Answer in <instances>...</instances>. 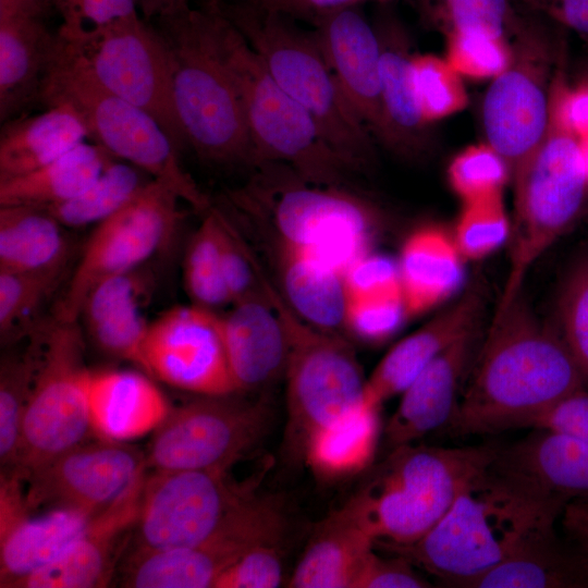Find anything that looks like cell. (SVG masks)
Listing matches in <instances>:
<instances>
[{
	"mask_svg": "<svg viewBox=\"0 0 588 588\" xmlns=\"http://www.w3.org/2000/svg\"><path fill=\"white\" fill-rule=\"evenodd\" d=\"M586 385L556 324L541 320L522 291L495 309L449 428L458 436L520 428Z\"/></svg>",
	"mask_w": 588,
	"mask_h": 588,
	"instance_id": "6da1fadb",
	"label": "cell"
},
{
	"mask_svg": "<svg viewBox=\"0 0 588 588\" xmlns=\"http://www.w3.org/2000/svg\"><path fill=\"white\" fill-rule=\"evenodd\" d=\"M564 500L491 466L469 482L440 520L408 546H382L450 587L464 588L528 536L555 526Z\"/></svg>",
	"mask_w": 588,
	"mask_h": 588,
	"instance_id": "7a4b0ae2",
	"label": "cell"
},
{
	"mask_svg": "<svg viewBox=\"0 0 588 588\" xmlns=\"http://www.w3.org/2000/svg\"><path fill=\"white\" fill-rule=\"evenodd\" d=\"M495 445H399L342 507L375 546H408L425 536L460 492L491 468Z\"/></svg>",
	"mask_w": 588,
	"mask_h": 588,
	"instance_id": "3957f363",
	"label": "cell"
},
{
	"mask_svg": "<svg viewBox=\"0 0 588 588\" xmlns=\"http://www.w3.org/2000/svg\"><path fill=\"white\" fill-rule=\"evenodd\" d=\"M228 200L273 234L274 244L316 255L345 272L369 253L377 229L375 207L348 186L317 185L290 167L267 162Z\"/></svg>",
	"mask_w": 588,
	"mask_h": 588,
	"instance_id": "277c9868",
	"label": "cell"
},
{
	"mask_svg": "<svg viewBox=\"0 0 588 588\" xmlns=\"http://www.w3.org/2000/svg\"><path fill=\"white\" fill-rule=\"evenodd\" d=\"M171 59L175 110L185 144L200 159L254 168L236 86L219 53L207 4L158 19Z\"/></svg>",
	"mask_w": 588,
	"mask_h": 588,
	"instance_id": "5b68a950",
	"label": "cell"
},
{
	"mask_svg": "<svg viewBox=\"0 0 588 588\" xmlns=\"http://www.w3.org/2000/svg\"><path fill=\"white\" fill-rule=\"evenodd\" d=\"M212 34L236 86L254 151V168L283 163L303 180L348 186L355 171L329 146L319 127L272 77L260 57L224 14L208 0Z\"/></svg>",
	"mask_w": 588,
	"mask_h": 588,
	"instance_id": "8992f818",
	"label": "cell"
},
{
	"mask_svg": "<svg viewBox=\"0 0 588 588\" xmlns=\"http://www.w3.org/2000/svg\"><path fill=\"white\" fill-rule=\"evenodd\" d=\"M219 2L272 77L313 118L329 146L355 172L369 168L375 138L342 93L313 30L252 1Z\"/></svg>",
	"mask_w": 588,
	"mask_h": 588,
	"instance_id": "52a82bcc",
	"label": "cell"
},
{
	"mask_svg": "<svg viewBox=\"0 0 588 588\" xmlns=\"http://www.w3.org/2000/svg\"><path fill=\"white\" fill-rule=\"evenodd\" d=\"M38 102L65 103L84 121L89 137L115 159L128 162L205 213L210 199L183 168L179 149L149 113L99 86L57 41Z\"/></svg>",
	"mask_w": 588,
	"mask_h": 588,
	"instance_id": "ba28073f",
	"label": "cell"
},
{
	"mask_svg": "<svg viewBox=\"0 0 588 588\" xmlns=\"http://www.w3.org/2000/svg\"><path fill=\"white\" fill-rule=\"evenodd\" d=\"M259 277L287 339L286 448L292 455L304 457L315 430L363 401L366 379L352 345L340 333L305 322L261 270Z\"/></svg>",
	"mask_w": 588,
	"mask_h": 588,
	"instance_id": "9c48e42d",
	"label": "cell"
},
{
	"mask_svg": "<svg viewBox=\"0 0 588 588\" xmlns=\"http://www.w3.org/2000/svg\"><path fill=\"white\" fill-rule=\"evenodd\" d=\"M515 222L510 266L497 308L518 293L540 256L577 220L588 184L579 140L550 119L549 131L514 180Z\"/></svg>",
	"mask_w": 588,
	"mask_h": 588,
	"instance_id": "30bf717a",
	"label": "cell"
},
{
	"mask_svg": "<svg viewBox=\"0 0 588 588\" xmlns=\"http://www.w3.org/2000/svg\"><path fill=\"white\" fill-rule=\"evenodd\" d=\"M41 350L24 413L15 473L22 478L57 455L87 441L93 431L79 321L53 316L41 322Z\"/></svg>",
	"mask_w": 588,
	"mask_h": 588,
	"instance_id": "8fae6325",
	"label": "cell"
},
{
	"mask_svg": "<svg viewBox=\"0 0 588 588\" xmlns=\"http://www.w3.org/2000/svg\"><path fill=\"white\" fill-rule=\"evenodd\" d=\"M58 38L99 86L154 117L179 150L186 147L174 105L170 53L158 28L135 15L77 38Z\"/></svg>",
	"mask_w": 588,
	"mask_h": 588,
	"instance_id": "7c38bea8",
	"label": "cell"
},
{
	"mask_svg": "<svg viewBox=\"0 0 588 588\" xmlns=\"http://www.w3.org/2000/svg\"><path fill=\"white\" fill-rule=\"evenodd\" d=\"M513 58L492 79L482 102L486 143L505 160L515 180L550 127L552 52L536 26L517 20Z\"/></svg>",
	"mask_w": 588,
	"mask_h": 588,
	"instance_id": "4fadbf2b",
	"label": "cell"
},
{
	"mask_svg": "<svg viewBox=\"0 0 588 588\" xmlns=\"http://www.w3.org/2000/svg\"><path fill=\"white\" fill-rule=\"evenodd\" d=\"M200 395L169 412L145 455L155 471L228 469L249 453L270 425L264 402Z\"/></svg>",
	"mask_w": 588,
	"mask_h": 588,
	"instance_id": "5bb4252c",
	"label": "cell"
},
{
	"mask_svg": "<svg viewBox=\"0 0 588 588\" xmlns=\"http://www.w3.org/2000/svg\"><path fill=\"white\" fill-rule=\"evenodd\" d=\"M179 200L152 179L130 203L97 223L52 316L79 321L82 306L96 285L138 268L160 250L180 219Z\"/></svg>",
	"mask_w": 588,
	"mask_h": 588,
	"instance_id": "9a60e30c",
	"label": "cell"
},
{
	"mask_svg": "<svg viewBox=\"0 0 588 588\" xmlns=\"http://www.w3.org/2000/svg\"><path fill=\"white\" fill-rule=\"evenodd\" d=\"M285 518L274 498L254 493L201 543L164 551L132 550L121 586L131 588H208L241 556L261 544H280Z\"/></svg>",
	"mask_w": 588,
	"mask_h": 588,
	"instance_id": "2e32d148",
	"label": "cell"
},
{
	"mask_svg": "<svg viewBox=\"0 0 588 588\" xmlns=\"http://www.w3.org/2000/svg\"><path fill=\"white\" fill-rule=\"evenodd\" d=\"M252 494L249 487L233 483L226 469L155 471L145 479L133 550L195 547Z\"/></svg>",
	"mask_w": 588,
	"mask_h": 588,
	"instance_id": "e0dca14e",
	"label": "cell"
},
{
	"mask_svg": "<svg viewBox=\"0 0 588 588\" xmlns=\"http://www.w3.org/2000/svg\"><path fill=\"white\" fill-rule=\"evenodd\" d=\"M142 353L143 370L172 387L199 395L236 392L215 310L170 308L148 324Z\"/></svg>",
	"mask_w": 588,
	"mask_h": 588,
	"instance_id": "ac0fdd59",
	"label": "cell"
},
{
	"mask_svg": "<svg viewBox=\"0 0 588 588\" xmlns=\"http://www.w3.org/2000/svg\"><path fill=\"white\" fill-rule=\"evenodd\" d=\"M145 455L122 441L83 442L28 471L25 499L29 510L72 507L96 515L145 474Z\"/></svg>",
	"mask_w": 588,
	"mask_h": 588,
	"instance_id": "d6986e66",
	"label": "cell"
},
{
	"mask_svg": "<svg viewBox=\"0 0 588 588\" xmlns=\"http://www.w3.org/2000/svg\"><path fill=\"white\" fill-rule=\"evenodd\" d=\"M313 33L345 98L375 140L382 127L381 41L362 4L332 12Z\"/></svg>",
	"mask_w": 588,
	"mask_h": 588,
	"instance_id": "ffe728a7",
	"label": "cell"
},
{
	"mask_svg": "<svg viewBox=\"0 0 588 588\" xmlns=\"http://www.w3.org/2000/svg\"><path fill=\"white\" fill-rule=\"evenodd\" d=\"M146 476L96 514L74 543L50 565L20 579L12 588L106 587L138 517Z\"/></svg>",
	"mask_w": 588,
	"mask_h": 588,
	"instance_id": "44dd1931",
	"label": "cell"
},
{
	"mask_svg": "<svg viewBox=\"0 0 588 588\" xmlns=\"http://www.w3.org/2000/svg\"><path fill=\"white\" fill-rule=\"evenodd\" d=\"M478 340L479 324L439 354L401 393L383 433L390 450L450 426L460 403L461 384L477 355Z\"/></svg>",
	"mask_w": 588,
	"mask_h": 588,
	"instance_id": "7402d4cb",
	"label": "cell"
},
{
	"mask_svg": "<svg viewBox=\"0 0 588 588\" xmlns=\"http://www.w3.org/2000/svg\"><path fill=\"white\" fill-rule=\"evenodd\" d=\"M485 298L483 286L477 281L454 303L394 344L366 379L364 399L381 406L401 394L439 354L479 324Z\"/></svg>",
	"mask_w": 588,
	"mask_h": 588,
	"instance_id": "603a6c76",
	"label": "cell"
},
{
	"mask_svg": "<svg viewBox=\"0 0 588 588\" xmlns=\"http://www.w3.org/2000/svg\"><path fill=\"white\" fill-rule=\"evenodd\" d=\"M220 317L236 392L265 388L284 373L286 332L262 284L260 291L231 304V309Z\"/></svg>",
	"mask_w": 588,
	"mask_h": 588,
	"instance_id": "cb8c5ba5",
	"label": "cell"
},
{
	"mask_svg": "<svg viewBox=\"0 0 588 588\" xmlns=\"http://www.w3.org/2000/svg\"><path fill=\"white\" fill-rule=\"evenodd\" d=\"M373 24L381 41L382 127L377 140L399 155L415 156L426 147L429 124L414 90L409 37L389 11L379 13Z\"/></svg>",
	"mask_w": 588,
	"mask_h": 588,
	"instance_id": "d4e9b609",
	"label": "cell"
},
{
	"mask_svg": "<svg viewBox=\"0 0 588 588\" xmlns=\"http://www.w3.org/2000/svg\"><path fill=\"white\" fill-rule=\"evenodd\" d=\"M58 35L42 16L0 8V120L17 118L38 102Z\"/></svg>",
	"mask_w": 588,
	"mask_h": 588,
	"instance_id": "484cf974",
	"label": "cell"
},
{
	"mask_svg": "<svg viewBox=\"0 0 588 588\" xmlns=\"http://www.w3.org/2000/svg\"><path fill=\"white\" fill-rule=\"evenodd\" d=\"M149 281L137 268L96 285L79 314L95 344L107 354L143 369V344L148 329L143 315Z\"/></svg>",
	"mask_w": 588,
	"mask_h": 588,
	"instance_id": "4316f807",
	"label": "cell"
},
{
	"mask_svg": "<svg viewBox=\"0 0 588 588\" xmlns=\"http://www.w3.org/2000/svg\"><path fill=\"white\" fill-rule=\"evenodd\" d=\"M86 397L93 432L110 440L144 436L170 412L160 390L135 371L90 372Z\"/></svg>",
	"mask_w": 588,
	"mask_h": 588,
	"instance_id": "83f0119b",
	"label": "cell"
},
{
	"mask_svg": "<svg viewBox=\"0 0 588 588\" xmlns=\"http://www.w3.org/2000/svg\"><path fill=\"white\" fill-rule=\"evenodd\" d=\"M465 588H588V560L551 526L528 536Z\"/></svg>",
	"mask_w": 588,
	"mask_h": 588,
	"instance_id": "f1b7e54d",
	"label": "cell"
},
{
	"mask_svg": "<svg viewBox=\"0 0 588 588\" xmlns=\"http://www.w3.org/2000/svg\"><path fill=\"white\" fill-rule=\"evenodd\" d=\"M280 295L305 322L320 330H345L347 292L344 271L303 250L274 244Z\"/></svg>",
	"mask_w": 588,
	"mask_h": 588,
	"instance_id": "f546056e",
	"label": "cell"
},
{
	"mask_svg": "<svg viewBox=\"0 0 588 588\" xmlns=\"http://www.w3.org/2000/svg\"><path fill=\"white\" fill-rule=\"evenodd\" d=\"M28 514L0 525L2 588H12L20 579L58 560L95 516L72 507H53L36 517Z\"/></svg>",
	"mask_w": 588,
	"mask_h": 588,
	"instance_id": "4dcf8cb0",
	"label": "cell"
},
{
	"mask_svg": "<svg viewBox=\"0 0 588 588\" xmlns=\"http://www.w3.org/2000/svg\"><path fill=\"white\" fill-rule=\"evenodd\" d=\"M493 467L567 503L588 498V443L536 430L499 449Z\"/></svg>",
	"mask_w": 588,
	"mask_h": 588,
	"instance_id": "1f68e13d",
	"label": "cell"
},
{
	"mask_svg": "<svg viewBox=\"0 0 588 588\" xmlns=\"http://www.w3.org/2000/svg\"><path fill=\"white\" fill-rule=\"evenodd\" d=\"M462 259L453 237L436 225L407 236L396 260L407 318L434 308L458 289Z\"/></svg>",
	"mask_w": 588,
	"mask_h": 588,
	"instance_id": "d6a6232c",
	"label": "cell"
},
{
	"mask_svg": "<svg viewBox=\"0 0 588 588\" xmlns=\"http://www.w3.org/2000/svg\"><path fill=\"white\" fill-rule=\"evenodd\" d=\"M89 137L79 114L65 103L2 123L0 181L32 172L81 145Z\"/></svg>",
	"mask_w": 588,
	"mask_h": 588,
	"instance_id": "836d02e7",
	"label": "cell"
},
{
	"mask_svg": "<svg viewBox=\"0 0 588 588\" xmlns=\"http://www.w3.org/2000/svg\"><path fill=\"white\" fill-rule=\"evenodd\" d=\"M373 548V540L341 507L317 525L287 586L353 588Z\"/></svg>",
	"mask_w": 588,
	"mask_h": 588,
	"instance_id": "e575fe53",
	"label": "cell"
},
{
	"mask_svg": "<svg viewBox=\"0 0 588 588\" xmlns=\"http://www.w3.org/2000/svg\"><path fill=\"white\" fill-rule=\"evenodd\" d=\"M380 406L365 399L309 437L304 458L323 479H341L366 469L380 434Z\"/></svg>",
	"mask_w": 588,
	"mask_h": 588,
	"instance_id": "d590c367",
	"label": "cell"
},
{
	"mask_svg": "<svg viewBox=\"0 0 588 588\" xmlns=\"http://www.w3.org/2000/svg\"><path fill=\"white\" fill-rule=\"evenodd\" d=\"M64 228L42 207L0 206V271L66 269L71 246Z\"/></svg>",
	"mask_w": 588,
	"mask_h": 588,
	"instance_id": "8d00e7d4",
	"label": "cell"
},
{
	"mask_svg": "<svg viewBox=\"0 0 588 588\" xmlns=\"http://www.w3.org/2000/svg\"><path fill=\"white\" fill-rule=\"evenodd\" d=\"M105 148L86 142L23 175L0 181V206L48 207L86 189L113 159Z\"/></svg>",
	"mask_w": 588,
	"mask_h": 588,
	"instance_id": "74e56055",
	"label": "cell"
},
{
	"mask_svg": "<svg viewBox=\"0 0 588 588\" xmlns=\"http://www.w3.org/2000/svg\"><path fill=\"white\" fill-rule=\"evenodd\" d=\"M41 322L26 336L23 348H10L0 362L1 476L15 473L24 413L37 373L41 350Z\"/></svg>",
	"mask_w": 588,
	"mask_h": 588,
	"instance_id": "f35d334b",
	"label": "cell"
},
{
	"mask_svg": "<svg viewBox=\"0 0 588 588\" xmlns=\"http://www.w3.org/2000/svg\"><path fill=\"white\" fill-rule=\"evenodd\" d=\"M148 176L137 167L113 158L81 194L42 208L65 228L99 223L130 203L152 180Z\"/></svg>",
	"mask_w": 588,
	"mask_h": 588,
	"instance_id": "ab89813d",
	"label": "cell"
},
{
	"mask_svg": "<svg viewBox=\"0 0 588 588\" xmlns=\"http://www.w3.org/2000/svg\"><path fill=\"white\" fill-rule=\"evenodd\" d=\"M64 270L0 271V338L2 345L25 339L39 323L37 315L59 286Z\"/></svg>",
	"mask_w": 588,
	"mask_h": 588,
	"instance_id": "60d3db41",
	"label": "cell"
},
{
	"mask_svg": "<svg viewBox=\"0 0 588 588\" xmlns=\"http://www.w3.org/2000/svg\"><path fill=\"white\" fill-rule=\"evenodd\" d=\"M218 211L211 206L189 240L184 257V285L192 304L216 310L231 304L218 243Z\"/></svg>",
	"mask_w": 588,
	"mask_h": 588,
	"instance_id": "b9f144b4",
	"label": "cell"
},
{
	"mask_svg": "<svg viewBox=\"0 0 588 588\" xmlns=\"http://www.w3.org/2000/svg\"><path fill=\"white\" fill-rule=\"evenodd\" d=\"M411 70L417 102L429 125L465 109L468 95L462 76L445 58L413 54Z\"/></svg>",
	"mask_w": 588,
	"mask_h": 588,
	"instance_id": "7bdbcfd3",
	"label": "cell"
},
{
	"mask_svg": "<svg viewBox=\"0 0 588 588\" xmlns=\"http://www.w3.org/2000/svg\"><path fill=\"white\" fill-rule=\"evenodd\" d=\"M510 174L505 160L487 143L466 147L448 168L451 187L463 204L503 194Z\"/></svg>",
	"mask_w": 588,
	"mask_h": 588,
	"instance_id": "ee69618b",
	"label": "cell"
},
{
	"mask_svg": "<svg viewBox=\"0 0 588 588\" xmlns=\"http://www.w3.org/2000/svg\"><path fill=\"white\" fill-rule=\"evenodd\" d=\"M510 235L503 194L465 203L457 220L454 243L466 259H481L498 249Z\"/></svg>",
	"mask_w": 588,
	"mask_h": 588,
	"instance_id": "f6af8a7d",
	"label": "cell"
},
{
	"mask_svg": "<svg viewBox=\"0 0 588 588\" xmlns=\"http://www.w3.org/2000/svg\"><path fill=\"white\" fill-rule=\"evenodd\" d=\"M555 324L588 384V257L579 259L565 278Z\"/></svg>",
	"mask_w": 588,
	"mask_h": 588,
	"instance_id": "bcb514c9",
	"label": "cell"
},
{
	"mask_svg": "<svg viewBox=\"0 0 588 588\" xmlns=\"http://www.w3.org/2000/svg\"><path fill=\"white\" fill-rule=\"evenodd\" d=\"M513 58L507 39L481 33L449 30L445 59L462 76L493 79L507 69Z\"/></svg>",
	"mask_w": 588,
	"mask_h": 588,
	"instance_id": "7dc6e473",
	"label": "cell"
},
{
	"mask_svg": "<svg viewBox=\"0 0 588 588\" xmlns=\"http://www.w3.org/2000/svg\"><path fill=\"white\" fill-rule=\"evenodd\" d=\"M408 319L403 294L347 301L345 330L378 343L393 335Z\"/></svg>",
	"mask_w": 588,
	"mask_h": 588,
	"instance_id": "c3c4849f",
	"label": "cell"
},
{
	"mask_svg": "<svg viewBox=\"0 0 588 588\" xmlns=\"http://www.w3.org/2000/svg\"><path fill=\"white\" fill-rule=\"evenodd\" d=\"M449 30L507 39L517 22L510 0H440Z\"/></svg>",
	"mask_w": 588,
	"mask_h": 588,
	"instance_id": "681fc988",
	"label": "cell"
},
{
	"mask_svg": "<svg viewBox=\"0 0 588 588\" xmlns=\"http://www.w3.org/2000/svg\"><path fill=\"white\" fill-rule=\"evenodd\" d=\"M218 211V243L224 283L231 304L248 297L261 289L255 259L249 255L230 221Z\"/></svg>",
	"mask_w": 588,
	"mask_h": 588,
	"instance_id": "f907efd6",
	"label": "cell"
},
{
	"mask_svg": "<svg viewBox=\"0 0 588 588\" xmlns=\"http://www.w3.org/2000/svg\"><path fill=\"white\" fill-rule=\"evenodd\" d=\"M59 36L73 39L138 15L137 0H58Z\"/></svg>",
	"mask_w": 588,
	"mask_h": 588,
	"instance_id": "816d5d0a",
	"label": "cell"
},
{
	"mask_svg": "<svg viewBox=\"0 0 588 588\" xmlns=\"http://www.w3.org/2000/svg\"><path fill=\"white\" fill-rule=\"evenodd\" d=\"M344 278L347 301L403 294L397 261L384 255L360 256L346 268Z\"/></svg>",
	"mask_w": 588,
	"mask_h": 588,
	"instance_id": "f5cc1de1",
	"label": "cell"
},
{
	"mask_svg": "<svg viewBox=\"0 0 588 588\" xmlns=\"http://www.w3.org/2000/svg\"><path fill=\"white\" fill-rule=\"evenodd\" d=\"M282 583L280 544L253 548L229 566L213 588H274Z\"/></svg>",
	"mask_w": 588,
	"mask_h": 588,
	"instance_id": "db71d44e",
	"label": "cell"
},
{
	"mask_svg": "<svg viewBox=\"0 0 588 588\" xmlns=\"http://www.w3.org/2000/svg\"><path fill=\"white\" fill-rule=\"evenodd\" d=\"M534 428L588 443V390L581 388L530 416L520 428Z\"/></svg>",
	"mask_w": 588,
	"mask_h": 588,
	"instance_id": "11a10c76",
	"label": "cell"
},
{
	"mask_svg": "<svg viewBox=\"0 0 588 588\" xmlns=\"http://www.w3.org/2000/svg\"><path fill=\"white\" fill-rule=\"evenodd\" d=\"M550 119L578 139L588 137V77L569 85L561 71L553 74Z\"/></svg>",
	"mask_w": 588,
	"mask_h": 588,
	"instance_id": "9f6ffc18",
	"label": "cell"
},
{
	"mask_svg": "<svg viewBox=\"0 0 588 588\" xmlns=\"http://www.w3.org/2000/svg\"><path fill=\"white\" fill-rule=\"evenodd\" d=\"M430 583L419 575L405 558H384L372 550L367 556L353 588H424Z\"/></svg>",
	"mask_w": 588,
	"mask_h": 588,
	"instance_id": "6f0895ef",
	"label": "cell"
},
{
	"mask_svg": "<svg viewBox=\"0 0 588 588\" xmlns=\"http://www.w3.org/2000/svg\"><path fill=\"white\" fill-rule=\"evenodd\" d=\"M367 0H252L262 10L311 25L319 19L346 7L363 4Z\"/></svg>",
	"mask_w": 588,
	"mask_h": 588,
	"instance_id": "680465c9",
	"label": "cell"
},
{
	"mask_svg": "<svg viewBox=\"0 0 588 588\" xmlns=\"http://www.w3.org/2000/svg\"><path fill=\"white\" fill-rule=\"evenodd\" d=\"M588 39V0H522Z\"/></svg>",
	"mask_w": 588,
	"mask_h": 588,
	"instance_id": "91938a15",
	"label": "cell"
},
{
	"mask_svg": "<svg viewBox=\"0 0 588 588\" xmlns=\"http://www.w3.org/2000/svg\"><path fill=\"white\" fill-rule=\"evenodd\" d=\"M560 518L567 540L588 560V498L569 501Z\"/></svg>",
	"mask_w": 588,
	"mask_h": 588,
	"instance_id": "94428289",
	"label": "cell"
},
{
	"mask_svg": "<svg viewBox=\"0 0 588 588\" xmlns=\"http://www.w3.org/2000/svg\"><path fill=\"white\" fill-rule=\"evenodd\" d=\"M138 9L146 19L174 14L188 7L186 0H137Z\"/></svg>",
	"mask_w": 588,
	"mask_h": 588,
	"instance_id": "6125c7cd",
	"label": "cell"
},
{
	"mask_svg": "<svg viewBox=\"0 0 588 588\" xmlns=\"http://www.w3.org/2000/svg\"><path fill=\"white\" fill-rule=\"evenodd\" d=\"M58 0H0V8L13 9L42 16Z\"/></svg>",
	"mask_w": 588,
	"mask_h": 588,
	"instance_id": "be15d7a7",
	"label": "cell"
},
{
	"mask_svg": "<svg viewBox=\"0 0 588 588\" xmlns=\"http://www.w3.org/2000/svg\"><path fill=\"white\" fill-rule=\"evenodd\" d=\"M579 149L583 161V167L585 171V176L588 184V137L579 138Z\"/></svg>",
	"mask_w": 588,
	"mask_h": 588,
	"instance_id": "e7e4bbea",
	"label": "cell"
},
{
	"mask_svg": "<svg viewBox=\"0 0 588 588\" xmlns=\"http://www.w3.org/2000/svg\"><path fill=\"white\" fill-rule=\"evenodd\" d=\"M378 1L384 2V1H388V0H378Z\"/></svg>",
	"mask_w": 588,
	"mask_h": 588,
	"instance_id": "03108f58",
	"label": "cell"
}]
</instances>
